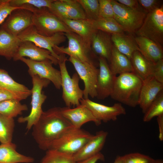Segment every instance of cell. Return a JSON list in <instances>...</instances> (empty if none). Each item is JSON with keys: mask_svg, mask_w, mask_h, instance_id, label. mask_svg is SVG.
I'll return each mask as SVG.
<instances>
[{"mask_svg": "<svg viewBox=\"0 0 163 163\" xmlns=\"http://www.w3.org/2000/svg\"><path fill=\"white\" fill-rule=\"evenodd\" d=\"M72 126L62 115L61 107H54L43 111L32 127V135L39 148L46 151L54 141Z\"/></svg>", "mask_w": 163, "mask_h": 163, "instance_id": "6da1fadb", "label": "cell"}, {"mask_svg": "<svg viewBox=\"0 0 163 163\" xmlns=\"http://www.w3.org/2000/svg\"><path fill=\"white\" fill-rule=\"evenodd\" d=\"M142 81L133 72L115 76L110 95L113 100L132 107L138 105Z\"/></svg>", "mask_w": 163, "mask_h": 163, "instance_id": "7a4b0ae2", "label": "cell"}, {"mask_svg": "<svg viewBox=\"0 0 163 163\" xmlns=\"http://www.w3.org/2000/svg\"><path fill=\"white\" fill-rule=\"evenodd\" d=\"M58 60L61 76L62 98L66 107L77 106L81 104L80 101L83 98V91L80 88V78L76 72L71 77L68 71L66 61L67 60L65 54H61Z\"/></svg>", "mask_w": 163, "mask_h": 163, "instance_id": "3957f363", "label": "cell"}, {"mask_svg": "<svg viewBox=\"0 0 163 163\" xmlns=\"http://www.w3.org/2000/svg\"><path fill=\"white\" fill-rule=\"evenodd\" d=\"M93 135L81 128L72 126L54 141L48 150H54L73 155Z\"/></svg>", "mask_w": 163, "mask_h": 163, "instance_id": "277c9868", "label": "cell"}, {"mask_svg": "<svg viewBox=\"0 0 163 163\" xmlns=\"http://www.w3.org/2000/svg\"><path fill=\"white\" fill-rule=\"evenodd\" d=\"M33 13V25L42 35L50 36L57 33L72 32L62 21L47 8H36Z\"/></svg>", "mask_w": 163, "mask_h": 163, "instance_id": "5b68a950", "label": "cell"}, {"mask_svg": "<svg viewBox=\"0 0 163 163\" xmlns=\"http://www.w3.org/2000/svg\"><path fill=\"white\" fill-rule=\"evenodd\" d=\"M33 87L31 91V106L30 114L24 117H20L18 119L19 123H27L26 129L28 131L32 128L37 122L43 110L42 106L47 96L42 93L43 88L48 86L50 82L46 79L41 78L37 75L31 76Z\"/></svg>", "mask_w": 163, "mask_h": 163, "instance_id": "8992f818", "label": "cell"}, {"mask_svg": "<svg viewBox=\"0 0 163 163\" xmlns=\"http://www.w3.org/2000/svg\"><path fill=\"white\" fill-rule=\"evenodd\" d=\"M113 18L124 31L135 32L140 27L147 14L142 9H133L111 0Z\"/></svg>", "mask_w": 163, "mask_h": 163, "instance_id": "52a82bcc", "label": "cell"}, {"mask_svg": "<svg viewBox=\"0 0 163 163\" xmlns=\"http://www.w3.org/2000/svg\"><path fill=\"white\" fill-rule=\"evenodd\" d=\"M135 33L137 36L145 37L163 45V5L147 13L142 24Z\"/></svg>", "mask_w": 163, "mask_h": 163, "instance_id": "ba28073f", "label": "cell"}, {"mask_svg": "<svg viewBox=\"0 0 163 163\" xmlns=\"http://www.w3.org/2000/svg\"><path fill=\"white\" fill-rule=\"evenodd\" d=\"M17 37L22 41H29L39 47L49 51L58 60L61 58L53 50V47L65 41L66 38L63 33H56L50 36L39 34L32 25L19 34Z\"/></svg>", "mask_w": 163, "mask_h": 163, "instance_id": "9c48e42d", "label": "cell"}, {"mask_svg": "<svg viewBox=\"0 0 163 163\" xmlns=\"http://www.w3.org/2000/svg\"><path fill=\"white\" fill-rule=\"evenodd\" d=\"M68 60L72 64L80 78L83 82V98H88L89 96L92 98L96 97L99 69L93 63L82 62L70 56Z\"/></svg>", "mask_w": 163, "mask_h": 163, "instance_id": "30bf717a", "label": "cell"}, {"mask_svg": "<svg viewBox=\"0 0 163 163\" xmlns=\"http://www.w3.org/2000/svg\"><path fill=\"white\" fill-rule=\"evenodd\" d=\"M68 40V46L66 47L56 46L53 50L58 55L66 54L83 62L93 63L89 56L91 46L81 37L73 32L64 33Z\"/></svg>", "mask_w": 163, "mask_h": 163, "instance_id": "8fae6325", "label": "cell"}, {"mask_svg": "<svg viewBox=\"0 0 163 163\" xmlns=\"http://www.w3.org/2000/svg\"><path fill=\"white\" fill-rule=\"evenodd\" d=\"M20 60L25 64L28 68V73L30 76L37 75L41 78L52 82L55 88L60 89L61 88V76L60 70L53 67L50 60L37 61L25 57Z\"/></svg>", "mask_w": 163, "mask_h": 163, "instance_id": "7c38bea8", "label": "cell"}, {"mask_svg": "<svg viewBox=\"0 0 163 163\" xmlns=\"http://www.w3.org/2000/svg\"><path fill=\"white\" fill-rule=\"evenodd\" d=\"M80 103L89 109L99 121L107 123L116 121L118 116L126 114L124 107L120 103H116L109 106L93 101L88 98L81 100Z\"/></svg>", "mask_w": 163, "mask_h": 163, "instance_id": "4fadbf2b", "label": "cell"}, {"mask_svg": "<svg viewBox=\"0 0 163 163\" xmlns=\"http://www.w3.org/2000/svg\"><path fill=\"white\" fill-rule=\"evenodd\" d=\"M33 13L24 9L14 10L8 16L1 27L10 34L17 36L33 25Z\"/></svg>", "mask_w": 163, "mask_h": 163, "instance_id": "5bb4252c", "label": "cell"}, {"mask_svg": "<svg viewBox=\"0 0 163 163\" xmlns=\"http://www.w3.org/2000/svg\"><path fill=\"white\" fill-rule=\"evenodd\" d=\"M98 61L99 69L97 82L96 97L103 100L110 96L116 76L111 72L105 59L99 57Z\"/></svg>", "mask_w": 163, "mask_h": 163, "instance_id": "9a60e30c", "label": "cell"}, {"mask_svg": "<svg viewBox=\"0 0 163 163\" xmlns=\"http://www.w3.org/2000/svg\"><path fill=\"white\" fill-rule=\"evenodd\" d=\"M28 57L30 60L37 61L50 60L53 64H58V60L48 50L40 48L29 41H21L13 59L14 61L21 58Z\"/></svg>", "mask_w": 163, "mask_h": 163, "instance_id": "2e32d148", "label": "cell"}, {"mask_svg": "<svg viewBox=\"0 0 163 163\" xmlns=\"http://www.w3.org/2000/svg\"><path fill=\"white\" fill-rule=\"evenodd\" d=\"M61 110L63 116L76 128H81L84 124L90 121L94 122L97 126L101 123L89 109L81 104L74 108L66 107H61Z\"/></svg>", "mask_w": 163, "mask_h": 163, "instance_id": "e0dca14e", "label": "cell"}, {"mask_svg": "<svg viewBox=\"0 0 163 163\" xmlns=\"http://www.w3.org/2000/svg\"><path fill=\"white\" fill-rule=\"evenodd\" d=\"M163 89V84L152 76L142 81L138 105L144 114Z\"/></svg>", "mask_w": 163, "mask_h": 163, "instance_id": "ac0fdd59", "label": "cell"}, {"mask_svg": "<svg viewBox=\"0 0 163 163\" xmlns=\"http://www.w3.org/2000/svg\"><path fill=\"white\" fill-rule=\"evenodd\" d=\"M108 133L97 132L76 153L73 155L76 162L92 157L100 152L105 143Z\"/></svg>", "mask_w": 163, "mask_h": 163, "instance_id": "d6986e66", "label": "cell"}, {"mask_svg": "<svg viewBox=\"0 0 163 163\" xmlns=\"http://www.w3.org/2000/svg\"><path fill=\"white\" fill-rule=\"evenodd\" d=\"M113 45L110 34L97 30L91 40V49L98 56L110 62Z\"/></svg>", "mask_w": 163, "mask_h": 163, "instance_id": "ffe728a7", "label": "cell"}, {"mask_svg": "<svg viewBox=\"0 0 163 163\" xmlns=\"http://www.w3.org/2000/svg\"><path fill=\"white\" fill-rule=\"evenodd\" d=\"M134 40L140 50V52L147 59L155 63L163 59L162 46L146 37L137 36Z\"/></svg>", "mask_w": 163, "mask_h": 163, "instance_id": "44dd1931", "label": "cell"}, {"mask_svg": "<svg viewBox=\"0 0 163 163\" xmlns=\"http://www.w3.org/2000/svg\"><path fill=\"white\" fill-rule=\"evenodd\" d=\"M73 32L81 37L91 46L92 37L97 30L93 21L87 19L72 20L64 19L61 20Z\"/></svg>", "mask_w": 163, "mask_h": 163, "instance_id": "7402d4cb", "label": "cell"}, {"mask_svg": "<svg viewBox=\"0 0 163 163\" xmlns=\"http://www.w3.org/2000/svg\"><path fill=\"white\" fill-rule=\"evenodd\" d=\"M21 41L0 27V56L10 60L13 59Z\"/></svg>", "mask_w": 163, "mask_h": 163, "instance_id": "603a6c76", "label": "cell"}, {"mask_svg": "<svg viewBox=\"0 0 163 163\" xmlns=\"http://www.w3.org/2000/svg\"><path fill=\"white\" fill-rule=\"evenodd\" d=\"M130 60L133 72L142 81L152 76L155 63L145 58L139 51H135Z\"/></svg>", "mask_w": 163, "mask_h": 163, "instance_id": "cb8c5ba5", "label": "cell"}, {"mask_svg": "<svg viewBox=\"0 0 163 163\" xmlns=\"http://www.w3.org/2000/svg\"><path fill=\"white\" fill-rule=\"evenodd\" d=\"M34 159L16 151V145L12 142L0 145V163H30Z\"/></svg>", "mask_w": 163, "mask_h": 163, "instance_id": "d4e9b609", "label": "cell"}, {"mask_svg": "<svg viewBox=\"0 0 163 163\" xmlns=\"http://www.w3.org/2000/svg\"><path fill=\"white\" fill-rule=\"evenodd\" d=\"M109 62L110 69L115 76L117 74L133 72L130 59L119 51L113 45L112 46Z\"/></svg>", "mask_w": 163, "mask_h": 163, "instance_id": "484cf974", "label": "cell"}, {"mask_svg": "<svg viewBox=\"0 0 163 163\" xmlns=\"http://www.w3.org/2000/svg\"><path fill=\"white\" fill-rule=\"evenodd\" d=\"M111 37L113 46L116 49L130 59L135 51L140 52L134 39L123 33L111 34Z\"/></svg>", "mask_w": 163, "mask_h": 163, "instance_id": "4316f807", "label": "cell"}, {"mask_svg": "<svg viewBox=\"0 0 163 163\" xmlns=\"http://www.w3.org/2000/svg\"><path fill=\"white\" fill-rule=\"evenodd\" d=\"M0 88L28 97L31 94L30 90L24 85L18 83L4 69L0 68Z\"/></svg>", "mask_w": 163, "mask_h": 163, "instance_id": "83f0119b", "label": "cell"}, {"mask_svg": "<svg viewBox=\"0 0 163 163\" xmlns=\"http://www.w3.org/2000/svg\"><path fill=\"white\" fill-rule=\"evenodd\" d=\"M16 99H9L0 102V114L5 117L14 118L21 114L23 111L27 110L25 104H22Z\"/></svg>", "mask_w": 163, "mask_h": 163, "instance_id": "f1b7e54d", "label": "cell"}, {"mask_svg": "<svg viewBox=\"0 0 163 163\" xmlns=\"http://www.w3.org/2000/svg\"><path fill=\"white\" fill-rule=\"evenodd\" d=\"M93 21L96 30L109 34H121L124 31L114 18H100Z\"/></svg>", "mask_w": 163, "mask_h": 163, "instance_id": "f546056e", "label": "cell"}, {"mask_svg": "<svg viewBox=\"0 0 163 163\" xmlns=\"http://www.w3.org/2000/svg\"><path fill=\"white\" fill-rule=\"evenodd\" d=\"M65 18L72 20L87 19L84 11L77 0H63Z\"/></svg>", "mask_w": 163, "mask_h": 163, "instance_id": "4dcf8cb0", "label": "cell"}, {"mask_svg": "<svg viewBox=\"0 0 163 163\" xmlns=\"http://www.w3.org/2000/svg\"><path fill=\"white\" fill-rule=\"evenodd\" d=\"M14 127V118L0 114V142L1 144L12 142Z\"/></svg>", "mask_w": 163, "mask_h": 163, "instance_id": "1f68e13d", "label": "cell"}, {"mask_svg": "<svg viewBox=\"0 0 163 163\" xmlns=\"http://www.w3.org/2000/svg\"><path fill=\"white\" fill-rule=\"evenodd\" d=\"M73 155L56 150H46L41 163H76Z\"/></svg>", "mask_w": 163, "mask_h": 163, "instance_id": "d6a6232c", "label": "cell"}, {"mask_svg": "<svg viewBox=\"0 0 163 163\" xmlns=\"http://www.w3.org/2000/svg\"><path fill=\"white\" fill-rule=\"evenodd\" d=\"M163 114V92L162 91L144 113L143 120L148 122L155 117Z\"/></svg>", "mask_w": 163, "mask_h": 163, "instance_id": "836d02e7", "label": "cell"}, {"mask_svg": "<svg viewBox=\"0 0 163 163\" xmlns=\"http://www.w3.org/2000/svg\"><path fill=\"white\" fill-rule=\"evenodd\" d=\"M82 7L86 18L94 21L99 18V3L98 0H77Z\"/></svg>", "mask_w": 163, "mask_h": 163, "instance_id": "e575fe53", "label": "cell"}, {"mask_svg": "<svg viewBox=\"0 0 163 163\" xmlns=\"http://www.w3.org/2000/svg\"><path fill=\"white\" fill-rule=\"evenodd\" d=\"M54 0H10V5L14 7H20L29 6L38 9L50 8Z\"/></svg>", "mask_w": 163, "mask_h": 163, "instance_id": "d590c367", "label": "cell"}, {"mask_svg": "<svg viewBox=\"0 0 163 163\" xmlns=\"http://www.w3.org/2000/svg\"><path fill=\"white\" fill-rule=\"evenodd\" d=\"M122 163H154L155 159L139 152H134L121 156Z\"/></svg>", "mask_w": 163, "mask_h": 163, "instance_id": "8d00e7d4", "label": "cell"}, {"mask_svg": "<svg viewBox=\"0 0 163 163\" xmlns=\"http://www.w3.org/2000/svg\"><path fill=\"white\" fill-rule=\"evenodd\" d=\"M99 18H113L111 0H98Z\"/></svg>", "mask_w": 163, "mask_h": 163, "instance_id": "74e56055", "label": "cell"}, {"mask_svg": "<svg viewBox=\"0 0 163 163\" xmlns=\"http://www.w3.org/2000/svg\"><path fill=\"white\" fill-rule=\"evenodd\" d=\"M10 0H4L0 5V25L4 22L8 16L14 10L18 9H27L24 7H17L11 6Z\"/></svg>", "mask_w": 163, "mask_h": 163, "instance_id": "f35d334b", "label": "cell"}, {"mask_svg": "<svg viewBox=\"0 0 163 163\" xmlns=\"http://www.w3.org/2000/svg\"><path fill=\"white\" fill-rule=\"evenodd\" d=\"M140 6L147 13L152 11L162 5L161 0H138Z\"/></svg>", "mask_w": 163, "mask_h": 163, "instance_id": "ab89813d", "label": "cell"}, {"mask_svg": "<svg viewBox=\"0 0 163 163\" xmlns=\"http://www.w3.org/2000/svg\"><path fill=\"white\" fill-rule=\"evenodd\" d=\"M28 97L18 94L0 88V102L9 99H16L21 101Z\"/></svg>", "mask_w": 163, "mask_h": 163, "instance_id": "60d3db41", "label": "cell"}, {"mask_svg": "<svg viewBox=\"0 0 163 163\" xmlns=\"http://www.w3.org/2000/svg\"><path fill=\"white\" fill-rule=\"evenodd\" d=\"M152 76L158 82L163 84V59L155 63Z\"/></svg>", "mask_w": 163, "mask_h": 163, "instance_id": "b9f144b4", "label": "cell"}, {"mask_svg": "<svg viewBox=\"0 0 163 163\" xmlns=\"http://www.w3.org/2000/svg\"><path fill=\"white\" fill-rule=\"evenodd\" d=\"M119 3L133 9H140L137 0H117Z\"/></svg>", "mask_w": 163, "mask_h": 163, "instance_id": "7bdbcfd3", "label": "cell"}, {"mask_svg": "<svg viewBox=\"0 0 163 163\" xmlns=\"http://www.w3.org/2000/svg\"><path fill=\"white\" fill-rule=\"evenodd\" d=\"M104 155L100 152L92 157L77 162L76 163H96L98 161H104Z\"/></svg>", "mask_w": 163, "mask_h": 163, "instance_id": "ee69618b", "label": "cell"}, {"mask_svg": "<svg viewBox=\"0 0 163 163\" xmlns=\"http://www.w3.org/2000/svg\"><path fill=\"white\" fill-rule=\"evenodd\" d=\"M157 121L159 131L158 137L160 140L162 141L163 140V114L157 117Z\"/></svg>", "mask_w": 163, "mask_h": 163, "instance_id": "f6af8a7d", "label": "cell"}, {"mask_svg": "<svg viewBox=\"0 0 163 163\" xmlns=\"http://www.w3.org/2000/svg\"><path fill=\"white\" fill-rule=\"evenodd\" d=\"M113 163H122L121 156H117Z\"/></svg>", "mask_w": 163, "mask_h": 163, "instance_id": "bcb514c9", "label": "cell"}, {"mask_svg": "<svg viewBox=\"0 0 163 163\" xmlns=\"http://www.w3.org/2000/svg\"><path fill=\"white\" fill-rule=\"evenodd\" d=\"M154 163H163V161L161 159H155Z\"/></svg>", "mask_w": 163, "mask_h": 163, "instance_id": "7dc6e473", "label": "cell"}, {"mask_svg": "<svg viewBox=\"0 0 163 163\" xmlns=\"http://www.w3.org/2000/svg\"><path fill=\"white\" fill-rule=\"evenodd\" d=\"M4 0H0V5L3 2Z\"/></svg>", "mask_w": 163, "mask_h": 163, "instance_id": "c3c4849f", "label": "cell"}]
</instances>
